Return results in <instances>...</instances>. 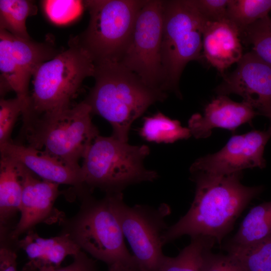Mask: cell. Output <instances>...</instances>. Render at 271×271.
Instances as JSON below:
<instances>
[{"mask_svg": "<svg viewBox=\"0 0 271 271\" xmlns=\"http://www.w3.org/2000/svg\"><path fill=\"white\" fill-rule=\"evenodd\" d=\"M270 137L267 130L233 136L219 151L197 159L190 168V173L221 176L248 168H264V150Z\"/></svg>", "mask_w": 271, "mask_h": 271, "instance_id": "13", "label": "cell"}, {"mask_svg": "<svg viewBox=\"0 0 271 271\" xmlns=\"http://www.w3.org/2000/svg\"><path fill=\"white\" fill-rule=\"evenodd\" d=\"M91 194L79 198L78 211L66 217L60 225L61 233L69 234L81 250L108 265L133 259L126 247L116 212V193L105 194L100 199Z\"/></svg>", "mask_w": 271, "mask_h": 271, "instance_id": "5", "label": "cell"}, {"mask_svg": "<svg viewBox=\"0 0 271 271\" xmlns=\"http://www.w3.org/2000/svg\"><path fill=\"white\" fill-rule=\"evenodd\" d=\"M140 135L148 142L156 143H173L192 136L188 127H183L177 120L172 119L160 112L145 117Z\"/></svg>", "mask_w": 271, "mask_h": 271, "instance_id": "22", "label": "cell"}, {"mask_svg": "<svg viewBox=\"0 0 271 271\" xmlns=\"http://www.w3.org/2000/svg\"><path fill=\"white\" fill-rule=\"evenodd\" d=\"M94 86L83 100L92 113L111 125L117 139L128 142L132 123L153 104L166 99L167 93L147 85L136 73L119 62L95 65Z\"/></svg>", "mask_w": 271, "mask_h": 271, "instance_id": "2", "label": "cell"}, {"mask_svg": "<svg viewBox=\"0 0 271 271\" xmlns=\"http://www.w3.org/2000/svg\"><path fill=\"white\" fill-rule=\"evenodd\" d=\"M0 151L42 179L71 186L78 198L89 193L84 185L81 169H74L43 151L13 142L0 146Z\"/></svg>", "mask_w": 271, "mask_h": 271, "instance_id": "15", "label": "cell"}, {"mask_svg": "<svg viewBox=\"0 0 271 271\" xmlns=\"http://www.w3.org/2000/svg\"><path fill=\"white\" fill-rule=\"evenodd\" d=\"M241 41L252 46L261 60L271 66V18L267 16L239 31Z\"/></svg>", "mask_w": 271, "mask_h": 271, "instance_id": "26", "label": "cell"}, {"mask_svg": "<svg viewBox=\"0 0 271 271\" xmlns=\"http://www.w3.org/2000/svg\"><path fill=\"white\" fill-rule=\"evenodd\" d=\"M163 18L162 90L180 96L179 83L185 67L201 58L203 32L207 22L192 0L163 1Z\"/></svg>", "mask_w": 271, "mask_h": 271, "instance_id": "8", "label": "cell"}, {"mask_svg": "<svg viewBox=\"0 0 271 271\" xmlns=\"http://www.w3.org/2000/svg\"><path fill=\"white\" fill-rule=\"evenodd\" d=\"M61 52L51 41L24 40L0 29L1 95L12 90L26 105L29 82L36 70Z\"/></svg>", "mask_w": 271, "mask_h": 271, "instance_id": "11", "label": "cell"}, {"mask_svg": "<svg viewBox=\"0 0 271 271\" xmlns=\"http://www.w3.org/2000/svg\"><path fill=\"white\" fill-rule=\"evenodd\" d=\"M42 7L47 18L56 25H65L74 21L85 7L81 1H42Z\"/></svg>", "mask_w": 271, "mask_h": 271, "instance_id": "27", "label": "cell"}, {"mask_svg": "<svg viewBox=\"0 0 271 271\" xmlns=\"http://www.w3.org/2000/svg\"><path fill=\"white\" fill-rule=\"evenodd\" d=\"M163 23V1H147L138 13L129 44L119 62L147 85L161 91Z\"/></svg>", "mask_w": 271, "mask_h": 271, "instance_id": "10", "label": "cell"}, {"mask_svg": "<svg viewBox=\"0 0 271 271\" xmlns=\"http://www.w3.org/2000/svg\"><path fill=\"white\" fill-rule=\"evenodd\" d=\"M108 266V271H144L134 257L131 260L116 262Z\"/></svg>", "mask_w": 271, "mask_h": 271, "instance_id": "33", "label": "cell"}, {"mask_svg": "<svg viewBox=\"0 0 271 271\" xmlns=\"http://www.w3.org/2000/svg\"><path fill=\"white\" fill-rule=\"evenodd\" d=\"M36 13V6L32 1L0 0V29L18 38L32 39L27 31L26 20Z\"/></svg>", "mask_w": 271, "mask_h": 271, "instance_id": "23", "label": "cell"}, {"mask_svg": "<svg viewBox=\"0 0 271 271\" xmlns=\"http://www.w3.org/2000/svg\"><path fill=\"white\" fill-rule=\"evenodd\" d=\"M271 234V201L252 208L227 245H246Z\"/></svg>", "mask_w": 271, "mask_h": 271, "instance_id": "20", "label": "cell"}, {"mask_svg": "<svg viewBox=\"0 0 271 271\" xmlns=\"http://www.w3.org/2000/svg\"><path fill=\"white\" fill-rule=\"evenodd\" d=\"M191 238L190 244L177 256L165 255L159 271H202L204 255L207 251L212 249L216 240L205 236Z\"/></svg>", "mask_w": 271, "mask_h": 271, "instance_id": "21", "label": "cell"}, {"mask_svg": "<svg viewBox=\"0 0 271 271\" xmlns=\"http://www.w3.org/2000/svg\"><path fill=\"white\" fill-rule=\"evenodd\" d=\"M259 115L249 104L231 100L227 95H218L205 106L203 115L193 114L188 120V128L196 139H205L215 128L228 129L234 132L237 128L246 123H251Z\"/></svg>", "mask_w": 271, "mask_h": 271, "instance_id": "16", "label": "cell"}, {"mask_svg": "<svg viewBox=\"0 0 271 271\" xmlns=\"http://www.w3.org/2000/svg\"><path fill=\"white\" fill-rule=\"evenodd\" d=\"M202 50L207 61L223 75L224 71L243 55L238 29L227 19L206 22Z\"/></svg>", "mask_w": 271, "mask_h": 271, "instance_id": "17", "label": "cell"}, {"mask_svg": "<svg viewBox=\"0 0 271 271\" xmlns=\"http://www.w3.org/2000/svg\"><path fill=\"white\" fill-rule=\"evenodd\" d=\"M147 1L88 0L87 27L69 44L83 50L95 65L119 62L129 44L138 13Z\"/></svg>", "mask_w": 271, "mask_h": 271, "instance_id": "6", "label": "cell"}, {"mask_svg": "<svg viewBox=\"0 0 271 271\" xmlns=\"http://www.w3.org/2000/svg\"><path fill=\"white\" fill-rule=\"evenodd\" d=\"M225 249L245 271H271V234L246 245H226Z\"/></svg>", "mask_w": 271, "mask_h": 271, "instance_id": "24", "label": "cell"}, {"mask_svg": "<svg viewBox=\"0 0 271 271\" xmlns=\"http://www.w3.org/2000/svg\"><path fill=\"white\" fill-rule=\"evenodd\" d=\"M18 249H23L29 260L26 263L37 271H49L61 266L68 255H75L81 249L67 233L45 238L35 230L26 234L17 244Z\"/></svg>", "mask_w": 271, "mask_h": 271, "instance_id": "18", "label": "cell"}, {"mask_svg": "<svg viewBox=\"0 0 271 271\" xmlns=\"http://www.w3.org/2000/svg\"><path fill=\"white\" fill-rule=\"evenodd\" d=\"M20 164L23 186L20 216L11 233L9 245L17 251L21 235L34 230L38 224L61 225L66 218L65 213L55 206L57 198L63 193L60 184L42 179Z\"/></svg>", "mask_w": 271, "mask_h": 271, "instance_id": "12", "label": "cell"}, {"mask_svg": "<svg viewBox=\"0 0 271 271\" xmlns=\"http://www.w3.org/2000/svg\"><path fill=\"white\" fill-rule=\"evenodd\" d=\"M206 22H214L226 19L229 0H192Z\"/></svg>", "mask_w": 271, "mask_h": 271, "instance_id": "30", "label": "cell"}, {"mask_svg": "<svg viewBox=\"0 0 271 271\" xmlns=\"http://www.w3.org/2000/svg\"><path fill=\"white\" fill-rule=\"evenodd\" d=\"M202 271H245L238 261L227 253L215 254L211 249L204 255Z\"/></svg>", "mask_w": 271, "mask_h": 271, "instance_id": "29", "label": "cell"}, {"mask_svg": "<svg viewBox=\"0 0 271 271\" xmlns=\"http://www.w3.org/2000/svg\"><path fill=\"white\" fill-rule=\"evenodd\" d=\"M271 0H229L226 19L241 31L268 16Z\"/></svg>", "mask_w": 271, "mask_h": 271, "instance_id": "25", "label": "cell"}, {"mask_svg": "<svg viewBox=\"0 0 271 271\" xmlns=\"http://www.w3.org/2000/svg\"><path fill=\"white\" fill-rule=\"evenodd\" d=\"M115 204L135 260L144 271H159L165 256L162 238L168 227L165 218L171 213L170 207L165 203L157 208L146 205L130 207L124 203L122 192L116 193Z\"/></svg>", "mask_w": 271, "mask_h": 271, "instance_id": "9", "label": "cell"}, {"mask_svg": "<svg viewBox=\"0 0 271 271\" xmlns=\"http://www.w3.org/2000/svg\"><path fill=\"white\" fill-rule=\"evenodd\" d=\"M215 91L218 95H238L250 104L259 115L267 117L271 134V66L253 51L243 54L235 69L223 75Z\"/></svg>", "mask_w": 271, "mask_h": 271, "instance_id": "14", "label": "cell"}, {"mask_svg": "<svg viewBox=\"0 0 271 271\" xmlns=\"http://www.w3.org/2000/svg\"><path fill=\"white\" fill-rule=\"evenodd\" d=\"M16 252L8 247H0V271H17Z\"/></svg>", "mask_w": 271, "mask_h": 271, "instance_id": "32", "label": "cell"}, {"mask_svg": "<svg viewBox=\"0 0 271 271\" xmlns=\"http://www.w3.org/2000/svg\"><path fill=\"white\" fill-rule=\"evenodd\" d=\"M24 102L20 98L0 99V146L13 142L11 137L14 125L22 115Z\"/></svg>", "mask_w": 271, "mask_h": 271, "instance_id": "28", "label": "cell"}, {"mask_svg": "<svg viewBox=\"0 0 271 271\" xmlns=\"http://www.w3.org/2000/svg\"><path fill=\"white\" fill-rule=\"evenodd\" d=\"M21 271H37L26 263ZM49 271H98L96 261L89 257L86 252L81 250L73 256V262L67 266L59 267Z\"/></svg>", "mask_w": 271, "mask_h": 271, "instance_id": "31", "label": "cell"}, {"mask_svg": "<svg viewBox=\"0 0 271 271\" xmlns=\"http://www.w3.org/2000/svg\"><path fill=\"white\" fill-rule=\"evenodd\" d=\"M22 190L20 163L1 154L0 246L10 245V236L20 214Z\"/></svg>", "mask_w": 271, "mask_h": 271, "instance_id": "19", "label": "cell"}, {"mask_svg": "<svg viewBox=\"0 0 271 271\" xmlns=\"http://www.w3.org/2000/svg\"><path fill=\"white\" fill-rule=\"evenodd\" d=\"M91 109L84 101L64 110L44 116L21 130L28 146L80 170L82 159L99 136L92 121Z\"/></svg>", "mask_w": 271, "mask_h": 271, "instance_id": "7", "label": "cell"}, {"mask_svg": "<svg viewBox=\"0 0 271 271\" xmlns=\"http://www.w3.org/2000/svg\"><path fill=\"white\" fill-rule=\"evenodd\" d=\"M94 69L87 53L71 44L41 64L33 75V90L22 113L21 129L44 116L71 107L83 81L93 77Z\"/></svg>", "mask_w": 271, "mask_h": 271, "instance_id": "3", "label": "cell"}, {"mask_svg": "<svg viewBox=\"0 0 271 271\" xmlns=\"http://www.w3.org/2000/svg\"><path fill=\"white\" fill-rule=\"evenodd\" d=\"M150 152L145 145H131L113 136H98L82 159L85 187L91 193L95 189L105 194L117 193L131 185L154 181L158 173L144 166Z\"/></svg>", "mask_w": 271, "mask_h": 271, "instance_id": "4", "label": "cell"}, {"mask_svg": "<svg viewBox=\"0 0 271 271\" xmlns=\"http://www.w3.org/2000/svg\"><path fill=\"white\" fill-rule=\"evenodd\" d=\"M191 175L196 184L193 201L187 213L164 232L163 244L188 235L211 237L221 245L236 219L264 188L243 185L242 172L221 176Z\"/></svg>", "mask_w": 271, "mask_h": 271, "instance_id": "1", "label": "cell"}]
</instances>
